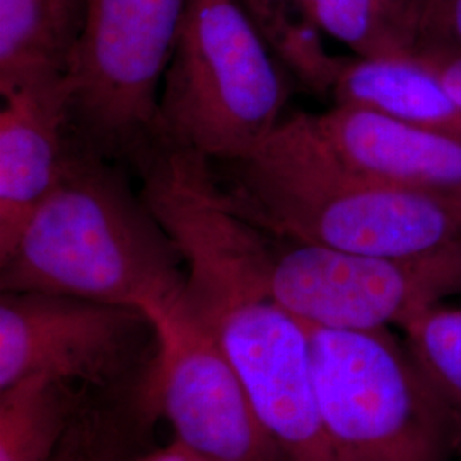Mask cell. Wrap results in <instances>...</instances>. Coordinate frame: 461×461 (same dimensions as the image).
<instances>
[{
    "label": "cell",
    "instance_id": "e0dca14e",
    "mask_svg": "<svg viewBox=\"0 0 461 461\" xmlns=\"http://www.w3.org/2000/svg\"><path fill=\"white\" fill-rule=\"evenodd\" d=\"M402 330L415 361L461 420V308L430 306Z\"/></svg>",
    "mask_w": 461,
    "mask_h": 461
},
{
    "label": "cell",
    "instance_id": "7a4b0ae2",
    "mask_svg": "<svg viewBox=\"0 0 461 461\" xmlns=\"http://www.w3.org/2000/svg\"><path fill=\"white\" fill-rule=\"evenodd\" d=\"M209 167L230 209L294 241L392 258L461 241V202L352 173L321 146L306 113L285 116L247 156Z\"/></svg>",
    "mask_w": 461,
    "mask_h": 461
},
{
    "label": "cell",
    "instance_id": "5b68a950",
    "mask_svg": "<svg viewBox=\"0 0 461 461\" xmlns=\"http://www.w3.org/2000/svg\"><path fill=\"white\" fill-rule=\"evenodd\" d=\"M209 330L284 461H340L314 381L308 327L241 279L185 285L176 304Z\"/></svg>",
    "mask_w": 461,
    "mask_h": 461
},
{
    "label": "cell",
    "instance_id": "ac0fdd59",
    "mask_svg": "<svg viewBox=\"0 0 461 461\" xmlns=\"http://www.w3.org/2000/svg\"><path fill=\"white\" fill-rule=\"evenodd\" d=\"M461 59V0H419L415 57Z\"/></svg>",
    "mask_w": 461,
    "mask_h": 461
},
{
    "label": "cell",
    "instance_id": "3957f363",
    "mask_svg": "<svg viewBox=\"0 0 461 461\" xmlns=\"http://www.w3.org/2000/svg\"><path fill=\"white\" fill-rule=\"evenodd\" d=\"M294 81L240 0H186L154 139L207 163L243 158L285 120Z\"/></svg>",
    "mask_w": 461,
    "mask_h": 461
},
{
    "label": "cell",
    "instance_id": "6da1fadb",
    "mask_svg": "<svg viewBox=\"0 0 461 461\" xmlns=\"http://www.w3.org/2000/svg\"><path fill=\"white\" fill-rule=\"evenodd\" d=\"M180 248L123 165L76 137L64 171L11 247L0 291L49 293L156 313L182 296Z\"/></svg>",
    "mask_w": 461,
    "mask_h": 461
},
{
    "label": "cell",
    "instance_id": "ba28073f",
    "mask_svg": "<svg viewBox=\"0 0 461 461\" xmlns=\"http://www.w3.org/2000/svg\"><path fill=\"white\" fill-rule=\"evenodd\" d=\"M156 348L158 330L146 310L0 291V388L32 376L104 388Z\"/></svg>",
    "mask_w": 461,
    "mask_h": 461
},
{
    "label": "cell",
    "instance_id": "2e32d148",
    "mask_svg": "<svg viewBox=\"0 0 461 461\" xmlns=\"http://www.w3.org/2000/svg\"><path fill=\"white\" fill-rule=\"evenodd\" d=\"M296 83L329 95L337 59L323 49L320 32L303 17L297 0H240Z\"/></svg>",
    "mask_w": 461,
    "mask_h": 461
},
{
    "label": "cell",
    "instance_id": "9c48e42d",
    "mask_svg": "<svg viewBox=\"0 0 461 461\" xmlns=\"http://www.w3.org/2000/svg\"><path fill=\"white\" fill-rule=\"evenodd\" d=\"M158 330L150 393L192 461H284L243 379L209 330L175 304Z\"/></svg>",
    "mask_w": 461,
    "mask_h": 461
},
{
    "label": "cell",
    "instance_id": "9a60e30c",
    "mask_svg": "<svg viewBox=\"0 0 461 461\" xmlns=\"http://www.w3.org/2000/svg\"><path fill=\"white\" fill-rule=\"evenodd\" d=\"M303 17L356 57H415L419 0H297Z\"/></svg>",
    "mask_w": 461,
    "mask_h": 461
},
{
    "label": "cell",
    "instance_id": "5bb4252c",
    "mask_svg": "<svg viewBox=\"0 0 461 461\" xmlns=\"http://www.w3.org/2000/svg\"><path fill=\"white\" fill-rule=\"evenodd\" d=\"M83 417L79 386L32 376L0 388V461H50Z\"/></svg>",
    "mask_w": 461,
    "mask_h": 461
},
{
    "label": "cell",
    "instance_id": "52a82bcc",
    "mask_svg": "<svg viewBox=\"0 0 461 461\" xmlns=\"http://www.w3.org/2000/svg\"><path fill=\"white\" fill-rule=\"evenodd\" d=\"M264 230L260 274L265 291L308 327L403 329L441 299L461 294V241L422 257L392 258Z\"/></svg>",
    "mask_w": 461,
    "mask_h": 461
},
{
    "label": "cell",
    "instance_id": "8fae6325",
    "mask_svg": "<svg viewBox=\"0 0 461 461\" xmlns=\"http://www.w3.org/2000/svg\"><path fill=\"white\" fill-rule=\"evenodd\" d=\"M74 142L66 76L23 84L2 95L0 251L11 247L59 182Z\"/></svg>",
    "mask_w": 461,
    "mask_h": 461
},
{
    "label": "cell",
    "instance_id": "d6986e66",
    "mask_svg": "<svg viewBox=\"0 0 461 461\" xmlns=\"http://www.w3.org/2000/svg\"><path fill=\"white\" fill-rule=\"evenodd\" d=\"M417 59L428 66L461 103V59L432 55H420Z\"/></svg>",
    "mask_w": 461,
    "mask_h": 461
},
{
    "label": "cell",
    "instance_id": "30bf717a",
    "mask_svg": "<svg viewBox=\"0 0 461 461\" xmlns=\"http://www.w3.org/2000/svg\"><path fill=\"white\" fill-rule=\"evenodd\" d=\"M306 118L330 156L352 173L400 190L461 202L460 139L350 104H333Z\"/></svg>",
    "mask_w": 461,
    "mask_h": 461
},
{
    "label": "cell",
    "instance_id": "277c9868",
    "mask_svg": "<svg viewBox=\"0 0 461 461\" xmlns=\"http://www.w3.org/2000/svg\"><path fill=\"white\" fill-rule=\"evenodd\" d=\"M308 331L340 461H456L460 417L390 329Z\"/></svg>",
    "mask_w": 461,
    "mask_h": 461
},
{
    "label": "cell",
    "instance_id": "7c38bea8",
    "mask_svg": "<svg viewBox=\"0 0 461 461\" xmlns=\"http://www.w3.org/2000/svg\"><path fill=\"white\" fill-rule=\"evenodd\" d=\"M329 96L461 140V103L417 57H339Z\"/></svg>",
    "mask_w": 461,
    "mask_h": 461
},
{
    "label": "cell",
    "instance_id": "8992f818",
    "mask_svg": "<svg viewBox=\"0 0 461 461\" xmlns=\"http://www.w3.org/2000/svg\"><path fill=\"white\" fill-rule=\"evenodd\" d=\"M186 0H86L67 72L74 137L120 165L148 149Z\"/></svg>",
    "mask_w": 461,
    "mask_h": 461
},
{
    "label": "cell",
    "instance_id": "ffe728a7",
    "mask_svg": "<svg viewBox=\"0 0 461 461\" xmlns=\"http://www.w3.org/2000/svg\"><path fill=\"white\" fill-rule=\"evenodd\" d=\"M103 441L98 429H86L72 439V461H115L103 451Z\"/></svg>",
    "mask_w": 461,
    "mask_h": 461
},
{
    "label": "cell",
    "instance_id": "4fadbf2b",
    "mask_svg": "<svg viewBox=\"0 0 461 461\" xmlns=\"http://www.w3.org/2000/svg\"><path fill=\"white\" fill-rule=\"evenodd\" d=\"M84 16L86 0H0V96L66 76Z\"/></svg>",
    "mask_w": 461,
    "mask_h": 461
}]
</instances>
